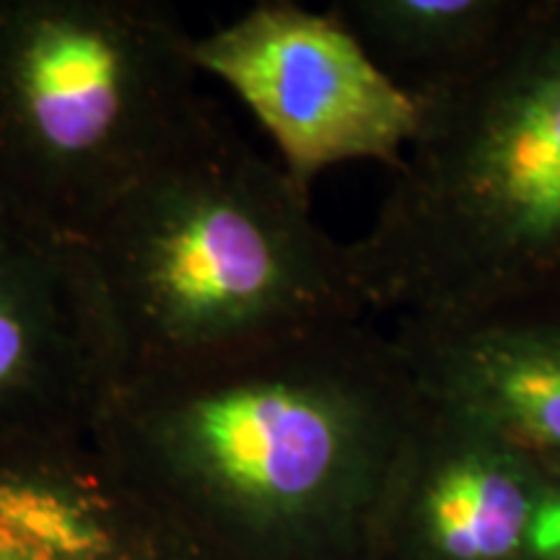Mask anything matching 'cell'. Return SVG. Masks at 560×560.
Listing matches in <instances>:
<instances>
[{
  "instance_id": "cell-1",
  "label": "cell",
  "mask_w": 560,
  "mask_h": 560,
  "mask_svg": "<svg viewBox=\"0 0 560 560\" xmlns=\"http://www.w3.org/2000/svg\"><path fill=\"white\" fill-rule=\"evenodd\" d=\"M420 402L395 335L359 319L120 380L89 444L195 558L371 560Z\"/></svg>"
},
{
  "instance_id": "cell-2",
  "label": "cell",
  "mask_w": 560,
  "mask_h": 560,
  "mask_svg": "<svg viewBox=\"0 0 560 560\" xmlns=\"http://www.w3.org/2000/svg\"><path fill=\"white\" fill-rule=\"evenodd\" d=\"M81 244L117 382L371 319L348 242L213 102Z\"/></svg>"
},
{
  "instance_id": "cell-3",
  "label": "cell",
  "mask_w": 560,
  "mask_h": 560,
  "mask_svg": "<svg viewBox=\"0 0 560 560\" xmlns=\"http://www.w3.org/2000/svg\"><path fill=\"white\" fill-rule=\"evenodd\" d=\"M420 104L418 138L348 242L369 317L560 296V0H532L478 73Z\"/></svg>"
},
{
  "instance_id": "cell-4",
  "label": "cell",
  "mask_w": 560,
  "mask_h": 560,
  "mask_svg": "<svg viewBox=\"0 0 560 560\" xmlns=\"http://www.w3.org/2000/svg\"><path fill=\"white\" fill-rule=\"evenodd\" d=\"M153 0H0V202L83 242L208 109Z\"/></svg>"
},
{
  "instance_id": "cell-5",
  "label": "cell",
  "mask_w": 560,
  "mask_h": 560,
  "mask_svg": "<svg viewBox=\"0 0 560 560\" xmlns=\"http://www.w3.org/2000/svg\"><path fill=\"white\" fill-rule=\"evenodd\" d=\"M200 75H213L268 132L283 172L312 195L332 166L374 161L395 172L423 125V104L376 66L335 13L262 0L195 34Z\"/></svg>"
},
{
  "instance_id": "cell-6",
  "label": "cell",
  "mask_w": 560,
  "mask_h": 560,
  "mask_svg": "<svg viewBox=\"0 0 560 560\" xmlns=\"http://www.w3.org/2000/svg\"><path fill=\"white\" fill-rule=\"evenodd\" d=\"M115 382L86 247L0 202V450L86 444Z\"/></svg>"
},
{
  "instance_id": "cell-7",
  "label": "cell",
  "mask_w": 560,
  "mask_h": 560,
  "mask_svg": "<svg viewBox=\"0 0 560 560\" xmlns=\"http://www.w3.org/2000/svg\"><path fill=\"white\" fill-rule=\"evenodd\" d=\"M545 482L506 441L423 397L384 493L371 560H527Z\"/></svg>"
},
{
  "instance_id": "cell-8",
  "label": "cell",
  "mask_w": 560,
  "mask_h": 560,
  "mask_svg": "<svg viewBox=\"0 0 560 560\" xmlns=\"http://www.w3.org/2000/svg\"><path fill=\"white\" fill-rule=\"evenodd\" d=\"M420 395L560 475V296L395 322Z\"/></svg>"
},
{
  "instance_id": "cell-9",
  "label": "cell",
  "mask_w": 560,
  "mask_h": 560,
  "mask_svg": "<svg viewBox=\"0 0 560 560\" xmlns=\"http://www.w3.org/2000/svg\"><path fill=\"white\" fill-rule=\"evenodd\" d=\"M153 540L89 441L0 450V560H151Z\"/></svg>"
},
{
  "instance_id": "cell-10",
  "label": "cell",
  "mask_w": 560,
  "mask_h": 560,
  "mask_svg": "<svg viewBox=\"0 0 560 560\" xmlns=\"http://www.w3.org/2000/svg\"><path fill=\"white\" fill-rule=\"evenodd\" d=\"M532 0H335L392 81L429 102L459 86L499 52Z\"/></svg>"
},
{
  "instance_id": "cell-11",
  "label": "cell",
  "mask_w": 560,
  "mask_h": 560,
  "mask_svg": "<svg viewBox=\"0 0 560 560\" xmlns=\"http://www.w3.org/2000/svg\"><path fill=\"white\" fill-rule=\"evenodd\" d=\"M527 560H560V475H548L532 522Z\"/></svg>"
},
{
  "instance_id": "cell-12",
  "label": "cell",
  "mask_w": 560,
  "mask_h": 560,
  "mask_svg": "<svg viewBox=\"0 0 560 560\" xmlns=\"http://www.w3.org/2000/svg\"><path fill=\"white\" fill-rule=\"evenodd\" d=\"M151 524V522H149ZM153 535H156V540H153V552H151V560H200L190 556L187 550L177 548V545L166 540V537H161L156 529H153Z\"/></svg>"
}]
</instances>
